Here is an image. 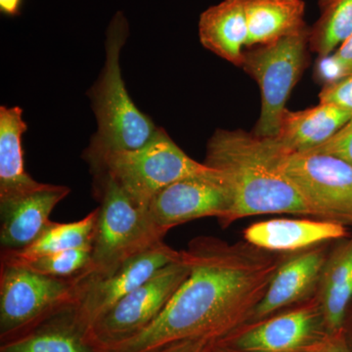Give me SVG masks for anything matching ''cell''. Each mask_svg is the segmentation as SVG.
Segmentation results:
<instances>
[{"label":"cell","instance_id":"20","mask_svg":"<svg viewBox=\"0 0 352 352\" xmlns=\"http://www.w3.org/2000/svg\"><path fill=\"white\" fill-rule=\"evenodd\" d=\"M28 126L20 107H0V198L38 187L25 170L22 136Z\"/></svg>","mask_w":352,"mask_h":352},{"label":"cell","instance_id":"27","mask_svg":"<svg viewBox=\"0 0 352 352\" xmlns=\"http://www.w3.org/2000/svg\"><path fill=\"white\" fill-rule=\"evenodd\" d=\"M320 103H331L352 111V75L329 87L319 94Z\"/></svg>","mask_w":352,"mask_h":352},{"label":"cell","instance_id":"13","mask_svg":"<svg viewBox=\"0 0 352 352\" xmlns=\"http://www.w3.org/2000/svg\"><path fill=\"white\" fill-rule=\"evenodd\" d=\"M71 189L41 183L36 188L0 198L1 252L20 251L32 244L51 226L50 215Z\"/></svg>","mask_w":352,"mask_h":352},{"label":"cell","instance_id":"26","mask_svg":"<svg viewBox=\"0 0 352 352\" xmlns=\"http://www.w3.org/2000/svg\"><path fill=\"white\" fill-rule=\"evenodd\" d=\"M314 76L323 87L335 85L347 78L344 65L336 54L335 51L327 55H322L317 59L314 67Z\"/></svg>","mask_w":352,"mask_h":352},{"label":"cell","instance_id":"5","mask_svg":"<svg viewBox=\"0 0 352 352\" xmlns=\"http://www.w3.org/2000/svg\"><path fill=\"white\" fill-rule=\"evenodd\" d=\"M100 201L88 272L104 273L163 243L164 234L112 178L94 175Z\"/></svg>","mask_w":352,"mask_h":352},{"label":"cell","instance_id":"23","mask_svg":"<svg viewBox=\"0 0 352 352\" xmlns=\"http://www.w3.org/2000/svg\"><path fill=\"white\" fill-rule=\"evenodd\" d=\"M321 16L309 32V47L330 54L352 34V0H319Z\"/></svg>","mask_w":352,"mask_h":352},{"label":"cell","instance_id":"32","mask_svg":"<svg viewBox=\"0 0 352 352\" xmlns=\"http://www.w3.org/2000/svg\"><path fill=\"white\" fill-rule=\"evenodd\" d=\"M208 352H236L232 351V349H228V347L222 346V344H219L217 342V344L212 349H210Z\"/></svg>","mask_w":352,"mask_h":352},{"label":"cell","instance_id":"9","mask_svg":"<svg viewBox=\"0 0 352 352\" xmlns=\"http://www.w3.org/2000/svg\"><path fill=\"white\" fill-rule=\"evenodd\" d=\"M189 271L188 261L182 251L179 261L157 271L95 322L87 330L88 342L94 347L103 346L142 331L163 311Z\"/></svg>","mask_w":352,"mask_h":352},{"label":"cell","instance_id":"18","mask_svg":"<svg viewBox=\"0 0 352 352\" xmlns=\"http://www.w3.org/2000/svg\"><path fill=\"white\" fill-rule=\"evenodd\" d=\"M0 352H96L72 307L52 315L36 327L6 342Z\"/></svg>","mask_w":352,"mask_h":352},{"label":"cell","instance_id":"28","mask_svg":"<svg viewBox=\"0 0 352 352\" xmlns=\"http://www.w3.org/2000/svg\"><path fill=\"white\" fill-rule=\"evenodd\" d=\"M217 342V340L212 339L184 340L151 352H208Z\"/></svg>","mask_w":352,"mask_h":352},{"label":"cell","instance_id":"16","mask_svg":"<svg viewBox=\"0 0 352 352\" xmlns=\"http://www.w3.org/2000/svg\"><path fill=\"white\" fill-rule=\"evenodd\" d=\"M247 0H223L201 14L199 36L204 47L241 67L249 39Z\"/></svg>","mask_w":352,"mask_h":352},{"label":"cell","instance_id":"17","mask_svg":"<svg viewBox=\"0 0 352 352\" xmlns=\"http://www.w3.org/2000/svg\"><path fill=\"white\" fill-rule=\"evenodd\" d=\"M352 118V111L320 103L302 111L287 109L277 140L292 153H305L327 142Z\"/></svg>","mask_w":352,"mask_h":352},{"label":"cell","instance_id":"14","mask_svg":"<svg viewBox=\"0 0 352 352\" xmlns=\"http://www.w3.org/2000/svg\"><path fill=\"white\" fill-rule=\"evenodd\" d=\"M325 263L324 252L314 250L281 264L250 319L263 320L278 310L307 298L320 282Z\"/></svg>","mask_w":352,"mask_h":352},{"label":"cell","instance_id":"15","mask_svg":"<svg viewBox=\"0 0 352 352\" xmlns=\"http://www.w3.org/2000/svg\"><path fill=\"white\" fill-rule=\"evenodd\" d=\"M346 235L344 224L327 219L266 220L252 224L244 232L252 247L270 252L298 251Z\"/></svg>","mask_w":352,"mask_h":352},{"label":"cell","instance_id":"22","mask_svg":"<svg viewBox=\"0 0 352 352\" xmlns=\"http://www.w3.org/2000/svg\"><path fill=\"white\" fill-rule=\"evenodd\" d=\"M97 219L98 208L78 221L69 223L53 221L29 247L20 251L1 252V261H29L69 250L92 248Z\"/></svg>","mask_w":352,"mask_h":352},{"label":"cell","instance_id":"6","mask_svg":"<svg viewBox=\"0 0 352 352\" xmlns=\"http://www.w3.org/2000/svg\"><path fill=\"white\" fill-rule=\"evenodd\" d=\"M310 29L244 51L241 68L258 82L261 110L252 133L259 138H275L279 133L286 104L307 60Z\"/></svg>","mask_w":352,"mask_h":352},{"label":"cell","instance_id":"8","mask_svg":"<svg viewBox=\"0 0 352 352\" xmlns=\"http://www.w3.org/2000/svg\"><path fill=\"white\" fill-rule=\"evenodd\" d=\"M180 258L182 252L175 251L163 242L108 272L82 273L78 277L75 303L72 307L78 325L87 333L127 294Z\"/></svg>","mask_w":352,"mask_h":352},{"label":"cell","instance_id":"10","mask_svg":"<svg viewBox=\"0 0 352 352\" xmlns=\"http://www.w3.org/2000/svg\"><path fill=\"white\" fill-rule=\"evenodd\" d=\"M283 170L314 217L352 224L351 164L331 155L289 152Z\"/></svg>","mask_w":352,"mask_h":352},{"label":"cell","instance_id":"4","mask_svg":"<svg viewBox=\"0 0 352 352\" xmlns=\"http://www.w3.org/2000/svg\"><path fill=\"white\" fill-rule=\"evenodd\" d=\"M90 170L94 175L112 178L138 207L146 210L153 198L171 183L217 171L190 157L164 129L144 147L111 153Z\"/></svg>","mask_w":352,"mask_h":352},{"label":"cell","instance_id":"24","mask_svg":"<svg viewBox=\"0 0 352 352\" xmlns=\"http://www.w3.org/2000/svg\"><path fill=\"white\" fill-rule=\"evenodd\" d=\"M92 248H80L47 254L29 261L1 263L15 264L45 276L69 279L80 276L91 266Z\"/></svg>","mask_w":352,"mask_h":352},{"label":"cell","instance_id":"7","mask_svg":"<svg viewBox=\"0 0 352 352\" xmlns=\"http://www.w3.org/2000/svg\"><path fill=\"white\" fill-rule=\"evenodd\" d=\"M78 277L61 279L1 263L0 339L19 337L75 303Z\"/></svg>","mask_w":352,"mask_h":352},{"label":"cell","instance_id":"25","mask_svg":"<svg viewBox=\"0 0 352 352\" xmlns=\"http://www.w3.org/2000/svg\"><path fill=\"white\" fill-rule=\"evenodd\" d=\"M307 152L331 155L352 166V118L327 142Z\"/></svg>","mask_w":352,"mask_h":352},{"label":"cell","instance_id":"31","mask_svg":"<svg viewBox=\"0 0 352 352\" xmlns=\"http://www.w3.org/2000/svg\"><path fill=\"white\" fill-rule=\"evenodd\" d=\"M22 0H0V10L6 15L16 16L20 12Z\"/></svg>","mask_w":352,"mask_h":352},{"label":"cell","instance_id":"1","mask_svg":"<svg viewBox=\"0 0 352 352\" xmlns=\"http://www.w3.org/2000/svg\"><path fill=\"white\" fill-rule=\"evenodd\" d=\"M189 275L150 325L96 352H151L190 339L219 342L251 318L279 261L212 237H199L183 251Z\"/></svg>","mask_w":352,"mask_h":352},{"label":"cell","instance_id":"21","mask_svg":"<svg viewBox=\"0 0 352 352\" xmlns=\"http://www.w3.org/2000/svg\"><path fill=\"white\" fill-rule=\"evenodd\" d=\"M320 286L319 302L328 333L342 332L352 300V238L326 261Z\"/></svg>","mask_w":352,"mask_h":352},{"label":"cell","instance_id":"2","mask_svg":"<svg viewBox=\"0 0 352 352\" xmlns=\"http://www.w3.org/2000/svg\"><path fill=\"white\" fill-rule=\"evenodd\" d=\"M288 153L276 138H259L244 131L214 132L204 164L221 173L232 193V208L223 226L252 215L314 217L285 175L283 162Z\"/></svg>","mask_w":352,"mask_h":352},{"label":"cell","instance_id":"19","mask_svg":"<svg viewBox=\"0 0 352 352\" xmlns=\"http://www.w3.org/2000/svg\"><path fill=\"white\" fill-rule=\"evenodd\" d=\"M245 12L247 47L272 43L307 28L303 0H247Z\"/></svg>","mask_w":352,"mask_h":352},{"label":"cell","instance_id":"3","mask_svg":"<svg viewBox=\"0 0 352 352\" xmlns=\"http://www.w3.org/2000/svg\"><path fill=\"white\" fill-rule=\"evenodd\" d=\"M127 36L126 17L122 13L116 14L108 28L104 68L88 94L97 120V131L83 153L89 166L111 153L144 147L162 129L136 107L127 92L120 66Z\"/></svg>","mask_w":352,"mask_h":352},{"label":"cell","instance_id":"12","mask_svg":"<svg viewBox=\"0 0 352 352\" xmlns=\"http://www.w3.org/2000/svg\"><path fill=\"white\" fill-rule=\"evenodd\" d=\"M220 340L236 352H305L329 335L319 300Z\"/></svg>","mask_w":352,"mask_h":352},{"label":"cell","instance_id":"11","mask_svg":"<svg viewBox=\"0 0 352 352\" xmlns=\"http://www.w3.org/2000/svg\"><path fill=\"white\" fill-rule=\"evenodd\" d=\"M233 198L219 170L212 175L191 176L162 189L148 206L153 223L164 235L173 227L203 217H217L223 223Z\"/></svg>","mask_w":352,"mask_h":352},{"label":"cell","instance_id":"30","mask_svg":"<svg viewBox=\"0 0 352 352\" xmlns=\"http://www.w3.org/2000/svg\"><path fill=\"white\" fill-rule=\"evenodd\" d=\"M335 52L344 65L347 76L352 75V34L346 41L340 44V47L335 50Z\"/></svg>","mask_w":352,"mask_h":352},{"label":"cell","instance_id":"29","mask_svg":"<svg viewBox=\"0 0 352 352\" xmlns=\"http://www.w3.org/2000/svg\"><path fill=\"white\" fill-rule=\"evenodd\" d=\"M305 352H351L344 331L329 333L320 342L309 347Z\"/></svg>","mask_w":352,"mask_h":352}]
</instances>
